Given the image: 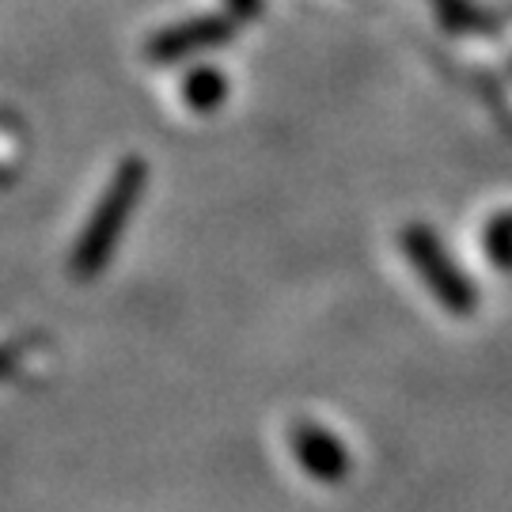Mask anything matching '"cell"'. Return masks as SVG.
<instances>
[{"label": "cell", "instance_id": "cell-1", "mask_svg": "<svg viewBox=\"0 0 512 512\" xmlns=\"http://www.w3.org/2000/svg\"><path fill=\"white\" fill-rule=\"evenodd\" d=\"M145 183H148V164L141 156H126L122 164L114 167L103 198H99L95 213L88 217L84 232L76 239L73 274L80 281H92V277H99L107 270L110 255L118 247V236L126 232L129 217H133V209H137L141 194H145Z\"/></svg>", "mask_w": 512, "mask_h": 512}, {"label": "cell", "instance_id": "cell-2", "mask_svg": "<svg viewBox=\"0 0 512 512\" xmlns=\"http://www.w3.org/2000/svg\"><path fill=\"white\" fill-rule=\"evenodd\" d=\"M403 247L406 255H410V262H414V270L421 274V281L433 289V296H437L444 308L452 311V315H471L475 311L478 304L475 285L463 277V270L440 247L437 232H429L421 224H410L403 232Z\"/></svg>", "mask_w": 512, "mask_h": 512}, {"label": "cell", "instance_id": "cell-3", "mask_svg": "<svg viewBox=\"0 0 512 512\" xmlns=\"http://www.w3.org/2000/svg\"><path fill=\"white\" fill-rule=\"evenodd\" d=\"M228 38H232V19L228 16H194L156 31L148 38L145 54L152 65H179V61H190L213 46H224Z\"/></svg>", "mask_w": 512, "mask_h": 512}, {"label": "cell", "instance_id": "cell-4", "mask_svg": "<svg viewBox=\"0 0 512 512\" xmlns=\"http://www.w3.org/2000/svg\"><path fill=\"white\" fill-rule=\"evenodd\" d=\"M296 463L308 471L315 482H342L349 475V452L346 444L327 433L323 425L315 421H296L293 433H289Z\"/></svg>", "mask_w": 512, "mask_h": 512}, {"label": "cell", "instance_id": "cell-5", "mask_svg": "<svg viewBox=\"0 0 512 512\" xmlns=\"http://www.w3.org/2000/svg\"><path fill=\"white\" fill-rule=\"evenodd\" d=\"M224 95H228V80L224 73L217 69H190L183 80V103L190 110H198V114H209V110H217L224 103Z\"/></svg>", "mask_w": 512, "mask_h": 512}, {"label": "cell", "instance_id": "cell-6", "mask_svg": "<svg viewBox=\"0 0 512 512\" xmlns=\"http://www.w3.org/2000/svg\"><path fill=\"white\" fill-rule=\"evenodd\" d=\"M433 8H437L440 23L452 27V31H475V27H482V12L471 0H433Z\"/></svg>", "mask_w": 512, "mask_h": 512}, {"label": "cell", "instance_id": "cell-7", "mask_svg": "<svg viewBox=\"0 0 512 512\" xmlns=\"http://www.w3.org/2000/svg\"><path fill=\"white\" fill-rule=\"evenodd\" d=\"M486 255L494 258L501 270H512V213L497 217L486 228Z\"/></svg>", "mask_w": 512, "mask_h": 512}, {"label": "cell", "instance_id": "cell-8", "mask_svg": "<svg viewBox=\"0 0 512 512\" xmlns=\"http://www.w3.org/2000/svg\"><path fill=\"white\" fill-rule=\"evenodd\" d=\"M258 8H262V0H228V12L236 19H255Z\"/></svg>", "mask_w": 512, "mask_h": 512}, {"label": "cell", "instance_id": "cell-9", "mask_svg": "<svg viewBox=\"0 0 512 512\" xmlns=\"http://www.w3.org/2000/svg\"><path fill=\"white\" fill-rule=\"evenodd\" d=\"M16 357H19V346H0V376H8L16 368Z\"/></svg>", "mask_w": 512, "mask_h": 512}]
</instances>
